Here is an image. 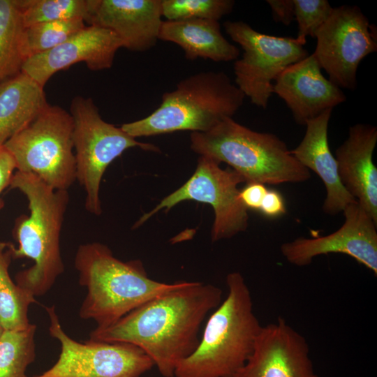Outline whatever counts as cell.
<instances>
[{"label":"cell","instance_id":"6da1fadb","mask_svg":"<svg viewBox=\"0 0 377 377\" xmlns=\"http://www.w3.org/2000/svg\"><path fill=\"white\" fill-rule=\"evenodd\" d=\"M221 297V289L212 284L180 281L111 325L95 328L89 339L135 345L152 360L161 376L174 377L177 364L198 347L200 325Z\"/></svg>","mask_w":377,"mask_h":377},{"label":"cell","instance_id":"7a4b0ae2","mask_svg":"<svg viewBox=\"0 0 377 377\" xmlns=\"http://www.w3.org/2000/svg\"><path fill=\"white\" fill-rule=\"evenodd\" d=\"M10 188L18 189L27 198L29 215L18 217L13 235L18 243L10 244L12 258H27L33 265L15 275L16 283L40 297L47 293L64 272L60 235L69 200L67 190H56L30 173L15 171Z\"/></svg>","mask_w":377,"mask_h":377},{"label":"cell","instance_id":"3957f363","mask_svg":"<svg viewBox=\"0 0 377 377\" xmlns=\"http://www.w3.org/2000/svg\"><path fill=\"white\" fill-rule=\"evenodd\" d=\"M79 283L87 288L79 316L105 328L149 300L165 293L180 281L165 283L151 279L139 260L122 261L98 242L80 245L75 256Z\"/></svg>","mask_w":377,"mask_h":377},{"label":"cell","instance_id":"277c9868","mask_svg":"<svg viewBox=\"0 0 377 377\" xmlns=\"http://www.w3.org/2000/svg\"><path fill=\"white\" fill-rule=\"evenodd\" d=\"M228 295L208 318L196 349L176 367L174 377H233L253 352L262 325L250 290L237 272L226 276Z\"/></svg>","mask_w":377,"mask_h":377},{"label":"cell","instance_id":"5b68a950","mask_svg":"<svg viewBox=\"0 0 377 377\" xmlns=\"http://www.w3.org/2000/svg\"><path fill=\"white\" fill-rule=\"evenodd\" d=\"M191 148L200 156L227 163L246 184L300 183L311 177L278 136L253 131L232 117L207 131L192 132Z\"/></svg>","mask_w":377,"mask_h":377},{"label":"cell","instance_id":"8992f818","mask_svg":"<svg viewBox=\"0 0 377 377\" xmlns=\"http://www.w3.org/2000/svg\"><path fill=\"white\" fill-rule=\"evenodd\" d=\"M244 98L226 73L200 72L165 92L159 107L149 116L121 128L134 138L180 131L205 132L223 119L232 117Z\"/></svg>","mask_w":377,"mask_h":377},{"label":"cell","instance_id":"52a82bcc","mask_svg":"<svg viewBox=\"0 0 377 377\" xmlns=\"http://www.w3.org/2000/svg\"><path fill=\"white\" fill-rule=\"evenodd\" d=\"M73 124L69 112L47 104L3 145L16 171L30 173L56 190H67L76 179Z\"/></svg>","mask_w":377,"mask_h":377},{"label":"cell","instance_id":"ba28073f","mask_svg":"<svg viewBox=\"0 0 377 377\" xmlns=\"http://www.w3.org/2000/svg\"><path fill=\"white\" fill-rule=\"evenodd\" d=\"M70 114L73 124L76 179L86 193V209L98 216L101 213L100 184L108 165L131 147L159 149L154 145L137 141L121 127L104 121L91 98L75 96L71 103Z\"/></svg>","mask_w":377,"mask_h":377},{"label":"cell","instance_id":"9c48e42d","mask_svg":"<svg viewBox=\"0 0 377 377\" xmlns=\"http://www.w3.org/2000/svg\"><path fill=\"white\" fill-rule=\"evenodd\" d=\"M223 27L244 50L234 63L235 85L253 104L267 108L272 82L285 68L306 57L308 52L296 38L262 34L242 21H226Z\"/></svg>","mask_w":377,"mask_h":377},{"label":"cell","instance_id":"30bf717a","mask_svg":"<svg viewBox=\"0 0 377 377\" xmlns=\"http://www.w3.org/2000/svg\"><path fill=\"white\" fill-rule=\"evenodd\" d=\"M45 309L50 334L60 343L61 352L52 367L32 377H140L154 366L141 348L131 343L74 340L63 330L54 306Z\"/></svg>","mask_w":377,"mask_h":377},{"label":"cell","instance_id":"8fae6325","mask_svg":"<svg viewBox=\"0 0 377 377\" xmlns=\"http://www.w3.org/2000/svg\"><path fill=\"white\" fill-rule=\"evenodd\" d=\"M219 164L210 157L200 156L191 178L151 211L143 214L135 227L160 210L168 211L182 201L195 200L213 207L215 218L211 232L212 242L231 238L244 231L248 226V210L239 200L238 189V185L244 181L232 168L222 169Z\"/></svg>","mask_w":377,"mask_h":377},{"label":"cell","instance_id":"7c38bea8","mask_svg":"<svg viewBox=\"0 0 377 377\" xmlns=\"http://www.w3.org/2000/svg\"><path fill=\"white\" fill-rule=\"evenodd\" d=\"M315 38L313 54L329 80L339 88L355 89L360 63L377 51L374 30L360 8L346 5L334 8Z\"/></svg>","mask_w":377,"mask_h":377},{"label":"cell","instance_id":"4fadbf2b","mask_svg":"<svg viewBox=\"0 0 377 377\" xmlns=\"http://www.w3.org/2000/svg\"><path fill=\"white\" fill-rule=\"evenodd\" d=\"M344 222L335 232L316 237H298L283 243L281 252L286 260L299 267L311 263L316 256L347 255L377 275V223L357 202L343 211Z\"/></svg>","mask_w":377,"mask_h":377},{"label":"cell","instance_id":"5bb4252c","mask_svg":"<svg viewBox=\"0 0 377 377\" xmlns=\"http://www.w3.org/2000/svg\"><path fill=\"white\" fill-rule=\"evenodd\" d=\"M306 339L279 317L263 326L252 353L233 377H318Z\"/></svg>","mask_w":377,"mask_h":377},{"label":"cell","instance_id":"9a60e30c","mask_svg":"<svg viewBox=\"0 0 377 377\" xmlns=\"http://www.w3.org/2000/svg\"><path fill=\"white\" fill-rule=\"evenodd\" d=\"M121 47L120 40L110 30L86 25L56 47L27 59L22 72L44 87L56 73L79 62L91 71L111 68Z\"/></svg>","mask_w":377,"mask_h":377},{"label":"cell","instance_id":"2e32d148","mask_svg":"<svg viewBox=\"0 0 377 377\" xmlns=\"http://www.w3.org/2000/svg\"><path fill=\"white\" fill-rule=\"evenodd\" d=\"M273 93L284 101L300 125L346 100L341 88L322 74L313 54L285 68L273 84Z\"/></svg>","mask_w":377,"mask_h":377},{"label":"cell","instance_id":"e0dca14e","mask_svg":"<svg viewBox=\"0 0 377 377\" xmlns=\"http://www.w3.org/2000/svg\"><path fill=\"white\" fill-rule=\"evenodd\" d=\"M161 0H97L87 23L112 31L122 47L145 52L159 40Z\"/></svg>","mask_w":377,"mask_h":377},{"label":"cell","instance_id":"ac0fdd59","mask_svg":"<svg viewBox=\"0 0 377 377\" xmlns=\"http://www.w3.org/2000/svg\"><path fill=\"white\" fill-rule=\"evenodd\" d=\"M376 143L377 128L357 124L349 128L335 158L343 186L377 223V168L373 161Z\"/></svg>","mask_w":377,"mask_h":377},{"label":"cell","instance_id":"d6986e66","mask_svg":"<svg viewBox=\"0 0 377 377\" xmlns=\"http://www.w3.org/2000/svg\"><path fill=\"white\" fill-rule=\"evenodd\" d=\"M332 112V109L326 110L307 121L303 139L290 151L304 167L313 171L321 179L327 193L323 210L328 215L334 216L357 200L343 186L337 160L329 146L327 131Z\"/></svg>","mask_w":377,"mask_h":377},{"label":"cell","instance_id":"ffe728a7","mask_svg":"<svg viewBox=\"0 0 377 377\" xmlns=\"http://www.w3.org/2000/svg\"><path fill=\"white\" fill-rule=\"evenodd\" d=\"M159 40L179 45L188 60L201 58L216 62L230 61L239 56V50L223 36L220 24L216 20H163Z\"/></svg>","mask_w":377,"mask_h":377},{"label":"cell","instance_id":"44dd1931","mask_svg":"<svg viewBox=\"0 0 377 377\" xmlns=\"http://www.w3.org/2000/svg\"><path fill=\"white\" fill-rule=\"evenodd\" d=\"M43 88L22 72L0 84V147L48 104Z\"/></svg>","mask_w":377,"mask_h":377},{"label":"cell","instance_id":"7402d4cb","mask_svg":"<svg viewBox=\"0 0 377 377\" xmlns=\"http://www.w3.org/2000/svg\"><path fill=\"white\" fill-rule=\"evenodd\" d=\"M12 259L10 243L0 242V324L3 330L28 328L29 306L35 297L14 283L9 274Z\"/></svg>","mask_w":377,"mask_h":377},{"label":"cell","instance_id":"603a6c76","mask_svg":"<svg viewBox=\"0 0 377 377\" xmlns=\"http://www.w3.org/2000/svg\"><path fill=\"white\" fill-rule=\"evenodd\" d=\"M24 27L18 0H0V84L22 72Z\"/></svg>","mask_w":377,"mask_h":377},{"label":"cell","instance_id":"cb8c5ba5","mask_svg":"<svg viewBox=\"0 0 377 377\" xmlns=\"http://www.w3.org/2000/svg\"><path fill=\"white\" fill-rule=\"evenodd\" d=\"M97 0H18L24 27L74 19L87 22Z\"/></svg>","mask_w":377,"mask_h":377},{"label":"cell","instance_id":"d4e9b609","mask_svg":"<svg viewBox=\"0 0 377 377\" xmlns=\"http://www.w3.org/2000/svg\"><path fill=\"white\" fill-rule=\"evenodd\" d=\"M36 325L3 330L0 336V377H27L26 370L36 358Z\"/></svg>","mask_w":377,"mask_h":377},{"label":"cell","instance_id":"484cf974","mask_svg":"<svg viewBox=\"0 0 377 377\" xmlns=\"http://www.w3.org/2000/svg\"><path fill=\"white\" fill-rule=\"evenodd\" d=\"M86 26L80 19L40 22L24 27L21 49L24 59L59 45Z\"/></svg>","mask_w":377,"mask_h":377},{"label":"cell","instance_id":"4316f807","mask_svg":"<svg viewBox=\"0 0 377 377\" xmlns=\"http://www.w3.org/2000/svg\"><path fill=\"white\" fill-rule=\"evenodd\" d=\"M232 0H161L162 16L166 20L207 19L219 21L234 8Z\"/></svg>","mask_w":377,"mask_h":377},{"label":"cell","instance_id":"83f0119b","mask_svg":"<svg viewBox=\"0 0 377 377\" xmlns=\"http://www.w3.org/2000/svg\"><path fill=\"white\" fill-rule=\"evenodd\" d=\"M295 20L298 24L296 38L305 45L306 37L315 38L317 31L331 15L334 8L327 0H293Z\"/></svg>","mask_w":377,"mask_h":377},{"label":"cell","instance_id":"f1b7e54d","mask_svg":"<svg viewBox=\"0 0 377 377\" xmlns=\"http://www.w3.org/2000/svg\"><path fill=\"white\" fill-rule=\"evenodd\" d=\"M258 212L269 219H276L285 214L286 207L282 194L276 190L267 189Z\"/></svg>","mask_w":377,"mask_h":377},{"label":"cell","instance_id":"f546056e","mask_svg":"<svg viewBox=\"0 0 377 377\" xmlns=\"http://www.w3.org/2000/svg\"><path fill=\"white\" fill-rule=\"evenodd\" d=\"M267 191V188L263 184L248 183L239 191V200L247 210L259 211Z\"/></svg>","mask_w":377,"mask_h":377},{"label":"cell","instance_id":"4dcf8cb0","mask_svg":"<svg viewBox=\"0 0 377 377\" xmlns=\"http://www.w3.org/2000/svg\"><path fill=\"white\" fill-rule=\"evenodd\" d=\"M15 171V163L12 156L3 146L0 147V210L4 205L1 194L6 187L9 186Z\"/></svg>","mask_w":377,"mask_h":377},{"label":"cell","instance_id":"1f68e13d","mask_svg":"<svg viewBox=\"0 0 377 377\" xmlns=\"http://www.w3.org/2000/svg\"><path fill=\"white\" fill-rule=\"evenodd\" d=\"M273 20L288 26L295 20V6L293 0H267Z\"/></svg>","mask_w":377,"mask_h":377},{"label":"cell","instance_id":"d6a6232c","mask_svg":"<svg viewBox=\"0 0 377 377\" xmlns=\"http://www.w3.org/2000/svg\"><path fill=\"white\" fill-rule=\"evenodd\" d=\"M3 327H1V325L0 324V336H1V333L3 332Z\"/></svg>","mask_w":377,"mask_h":377}]
</instances>
